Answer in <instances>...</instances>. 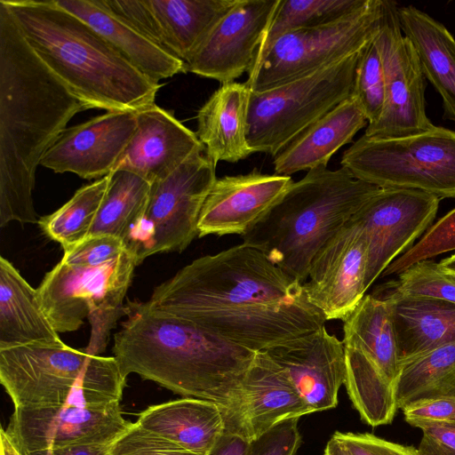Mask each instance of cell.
Segmentation results:
<instances>
[{"label":"cell","mask_w":455,"mask_h":455,"mask_svg":"<svg viewBox=\"0 0 455 455\" xmlns=\"http://www.w3.org/2000/svg\"><path fill=\"white\" fill-rule=\"evenodd\" d=\"M146 304L255 352L325 325L303 283L243 243L193 260Z\"/></svg>","instance_id":"6da1fadb"},{"label":"cell","mask_w":455,"mask_h":455,"mask_svg":"<svg viewBox=\"0 0 455 455\" xmlns=\"http://www.w3.org/2000/svg\"><path fill=\"white\" fill-rule=\"evenodd\" d=\"M33 51L0 1V227L38 223L36 170L77 113L87 110Z\"/></svg>","instance_id":"7a4b0ae2"},{"label":"cell","mask_w":455,"mask_h":455,"mask_svg":"<svg viewBox=\"0 0 455 455\" xmlns=\"http://www.w3.org/2000/svg\"><path fill=\"white\" fill-rule=\"evenodd\" d=\"M126 306L113 347L125 377L136 373L184 397L229 406L257 352L146 302Z\"/></svg>","instance_id":"3957f363"},{"label":"cell","mask_w":455,"mask_h":455,"mask_svg":"<svg viewBox=\"0 0 455 455\" xmlns=\"http://www.w3.org/2000/svg\"><path fill=\"white\" fill-rule=\"evenodd\" d=\"M0 1L33 51L88 109L137 112L155 103L161 84L55 0Z\"/></svg>","instance_id":"277c9868"},{"label":"cell","mask_w":455,"mask_h":455,"mask_svg":"<svg viewBox=\"0 0 455 455\" xmlns=\"http://www.w3.org/2000/svg\"><path fill=\"white\" fill-rule=\"evenodd\" d=\"M380 188L344 167H317L293 182L243 243L304 283L312 259Z\"/></svg>","instance_id":"5b68a950"},{"label":"cell","mask_w":455,"mask_h":455,"mask_svg":"<svg viewBox=\"0 0 455 455\" xmlns=\"http://www.w3.org/2000/svg\"><path fill=\"white\" fill-rule=\"evenodd\" d=\"M0 381L14 408L120 403L126 377L116 359L60 344L0 348Z\"/></svg>","instance_id":"8992f818"},{"label":"cell","mask_w":455,"mask_h":455,"mask_svg":"<svg viewBox=\"0 0 455 455\" xmlns=\"http://www.w3.org/2000/svg\"><path fill=\"white\" fill-rule=\"evenodd\" d=\"M137 265L136 257L128 250L95 267H74L60 261L36 289L38 299L59 333L76 331L87 317L91 336L84 350L100 355L117 320L127 313L124 299Z\"/></svg>","instance_id":"52a82bcc"},{"label":"cell","mask_w":455,"mask_h":455,"mask_svg":"<svg viewBox=\"0 0 455 455\" xmlns=\"http://www.w3.org/2000/svg\"><path fill=\"white\" fill-rule=\"evenodd\" d=\"M341 166L380 188L417 189L455 198V132L441 126L416 135H363L342 155Z\"/></svg>","instance_id":"ba28073f"},{"label":"cell","mask_w":455,"mask_h":455,"mask_svg":"<svg viewBox=\"0 0 455 455\" xmlns=\"http://www.w3.org/2000/svg\"><path fill=\"white\" fill-rule=\"evenodd\" d=\"M359 52L303 77L251 92L248 142L274 157L306 128L353 93Z\"/></svg>","instance_id":"9c48e42d"},{"label":"cell","mask_w":455,"mask_h":455,"mask_svg":"<svg viewBox=\"0 0 455 455\" xmlns=\"http://www.w3.org/2000/svg\"><path fill=\"white\" fill-rule=\"evenodd\" d=\"M383 13L384 0H366L338 20L283 35L254 62L245 83L263 92L360 52L379 33Z\"/></svg>","instance_id":"30bf717a"},{"label":"cell","mask_w":455,"mask_h":455,"mask_svg":"<svg viewBox=\"0 0 455 455\" xmlns=\"http://www.w3.org/2000/svg\"><path fill=\"white\" fill-rule=\"evenodd\" d=\"M216 165L205 150L198 151L151 184L144 213L124 241L138 265L156 253L181 252L198 235L200 212L217 180Z\"/></svg>","instance_id":"8fae6325"},{"label":"cell","mask_w":455,"mask_h":455,"mask_svg":"<svg viewBox=\"0 0 455 455\" xmlns=\"http://www.w3.org/2000/svg\"><path fill=\"white\" fill-rule=\"evenodd\" d=\"M375 42L384 74L385 103L379 119L367 125L363 135L393 139L431 130L435 125L426 111V78L414 47L402 30L396 2L384 0Z\"/></svg>","instance_id":"7c38bea8"},{"label":"cell","mask_w":455,"mask_h":455,"mask_svg":"<svg viewBox=\"0 0 455 455\" xmlns=\"http://www.w3.org/2000/svg\"><path fill=\"white\" fill-rule=\"evenodd\" d=\"M439 203V197L421 190L380 188L351 218L367 242L366 291L427 230Z\"/></svg>","instance_id":"4fadbf2b"},{"label":"cell","mask_w":455,"mask_h":455,"mask_svg":"<svg viewBox=\"0 0 455 455\" xmlns=\"http://www.w3.org/2000/svg\"><path fill=\"white\" fill-rule=\"evenodd\" d=\"M131 423L119 403L68 404L15 408L4 431L23 455H30L76 444H112Z\"/></svg>","instance_id":"5bb4252c"},{"label":"cell","mask_w":455,"mask_h":455,"mask_svg":"<svg viewBox=\"0 0 455 455\" xmlns=\"http://www.w3.org/2000/svg\"><path fill=\"white\" fill-rule=\"evenodd\" d=\"M367 242L350 219L316 252L303 290L325 321H344L365 295Z\"/></svg>","instance_id":"9a60e30c"},{"label":"cell","mask_w":455,"mask_h":455,"mask_svg":"<svg viewBox=\"0 0 455 455\" xmlns=\"http://www.w3.org/2000/svg\"><path fill=\"white\" fill-rule=\"evenodd\" d=\"M166 52L186 62L236 0H102Z\"/></svg>","instance_id":"2e32d148"},{"label":"cell","mask_w":455,"mask_h":455,"mask_svg":"<svg viewBox=\"0 0 455 455\" xmlns=\"http://www.w3.org/2000/svg\"><path fill=\"white\" fill-rule=\"evenodd\" d=\"M225 433L251 442L275 426L313 413L285 370L267 351H258L235 395L221 409Z\"/></svg>","instance_id":"e0dca14e"},{"label":"cell","mask_w":455,"mask_h":455,"mask_svg":"<svg viewBox=\"0 0 455 455\" xmlns=\"http://www.w3.org/2000/svg\"><path fill=\"white\" fill-rule=\"evenodd\" d=\"M279 0H236L186 62L187 72L234 82L249 73Z\"/></svg>","instance_id":"ac0fdd59"},{"label":"cell","mask_w":455,"mask_h":455,"mask_svg":"<svg viewBox=\"0 0 455 455\" xmlns=\"http://www.w3.org/2000/svg\"><path fill=\"white\" fill-rule=\"evenodd\" d=\"M137 127L136 112H107L67 128L40 164L56 173L101 179L116 166Z\"/></svg>","instance_id":"d6986e66"},{"label":"cell","mask_w":455,"mask_h":455,"mask_svg":"<svg viewBox=\"0 0 455 455\" xmlns=\"http://www.w3.org/2000/svg\"><path fill=\"white\" fill-rule=\"evenodd\" d=\"M292 183L291 176L265 174L258 170L217 179L200 212L198 236L246 235Z\"/></svg>","instance_id":"ffe728a7"},{"label":"cell","mask_w":455,"mask_h":455,"mask_svg":"<svg viewBox=\"0 0 455 455\" xmlns=\"http://www.w3.org/2000/svg\"><path fill=\"white\" fill-rule=\"evenodd\" d=\"M267 352L285 370L313 412L337 406L346 377L345 347L325 325Z\"/></svg>","instance_id":"44dd1931"},{"label":"cell","mask_w":455,"mask_h":455,"mask_svg":"<svg viewBox=\"0 0 455 455\" xmlns=\"http://www.w3.org/2000/svg\"><path fill=\"white\" fill-rule=\"evenodd\" d=\"M136 116V130L114 170L129 171L152 184L193 154L205 150L196 132L156 104L137 111Z\"/></svg>","instance_id":"7402d4cb"},{"label":"cell","mask_w":455,"mask_h":455,"mask_svg":"<svg viewBox=\"0 0 455 455\" xmlns=\"http://www.w3.org/2000/svg\"><path fill=\"white\" fill-rule=\"evenodd\" d=\"M366 125L368 120L351 95L306 128L274 157L275 174L290 176L327 167L331 156Z\"/></svg>","instance_id":"603a6c76"},{"label":"cell","mask_w":455,"mask_h":455,"mask_svg":"<svg viewBox=\"0 0 455 455\" xmlns=\"http://www.w3.org/2000/svg\"><path fill=\"white\" fill-rule=\"evenodd\" d=\"M56 4L90 25L124 58L151 80L187 72L186 64L144 36L108 9L102 0H55Z\"/></svg>","instance_id":"cb8c5ba5"},{"label":"cell","mask_w":455,"mask_h":455,"mask_svg":"<svg viewBox=\"0 0 455 455\" xmlns=\"http://www.w3.org/2000/svg\"><path fill=\"white\" fill-rule=\"evenodd\" d=\"M251 92L246 83L223 84L197 112L196 134L216 164L236 163L253 153L248 142Z\"/></svg>","instance_id":"d4e9b609"},{"label":"cell","mask_w":455,"mask_h":455,"mask_svg":"<svg viewBox=\"0 0 455 455\" xmlns=\"http://www.w3.org/2000/svg\"><path fill=\"white\" fill-rule=\"evenodd\" d=\"M136 423L198 455H208L225 433L220 406L192 397L149 406Z\"/></svg>","instance_id":"484cf974"},{"label":"cell","mask_w":455,"mask_h":455,"mask_svg":"<svg viewBox=\"0 0 455 455\" xmlns=\"http://www.w3.org/2000/svg\"><path fill=\"white\" fill-rule=\"evenodd\" d=\"M399 362L455 343V303L388 292Z\"/></svg>","instance_id":"4316f807"},{"label":"cell","mask_w":455,"mask_h":455,"mask_svg":"<svg viewBox=\"0 0 455 455\" xmlns=\"http://www.w3.org/2000/svg\"><path fill=\"white\" fill-rule=\"evenodd\" d=\"M404 36L416 52L419 66L440 94L443 117L455 122V39L446 27L413 5L398 7Z\"/></svg>","instance_id":"83f0119b"},{"label":"cell","mask_w":455,"mask_h":455,"mask_svg":"<svg viewBox=\"0 0 455 455\" xmlns=\"http://www.w3.org/2000/svg\"><path fill=\"white\" fill-rule=\"evenodd\" d=\"M62 342L40 304L36 289L1 256L0 348Z\"/></svg>","instance_id":"f1b7e54d"},{"label":"cell","mask_w":455,"mask_h":455,"mask_svg":"<svg viewBox=\"0 0 455 455\" xmlns=\"http://www.w3.org/2000/svg\"><path fill=\"white\" fill-rule=\"evenodd\" d=\"M343 323L344 346L361 350L396 387L400 362L387 299L364 295Z\"/></svg>","instance_id":"f546056e"},{"label":"cell","mask_w":455,"mask_h":455,"mask_svg":"<svg viewBox=\"0 0 455 455\" xmlns=\"http://www.w3.org/2000/svg\"><path fill=\"white\" fill-rule=\"evenodd\" d=\"M151 184L129 171L116 169L108 174L103 202L89 235H110L124 241L142 217Z\"/></svg>","instance_id":"4dcf8cb0"},{"label":"cell","mask_w":455,"mask_h":455,"mask_svg":"<svg viewBox=\"0 0 455 455\" xmlns=\"http://www.w3.org/2000/svg\"><path fill=\"white\" fill-rule=\"evenodd\" d=\"M455 395V343L400 363L397 408L417 400Z\"/></svg>","instance_id":"1f68e13d"},{"label":"cell","mask_w":455,"mask_h":455,"mask_svg":"<svg viewBox=\"0 0 455 455\" xmlns=\"http://www.w3.org/2000/svg\"><path fill=\"white\" fill-rule=\"evenodd\" d=\"M108 175L85 185L60 208L41 217L38 225L63 250L81 242L89 235L96 215L105 197Z\"/></svg>","instance_id":"d6a6232c"},{"label":"cell","mask_w":455,"mask_h":455,"mask_svg":"<svg viewBox=\"0 0 455 455\" xmlns=\"http://www.w3.org/2000/svg\"><path fill=\"white\" fill-rule=\"evenodd\" d=\"M365 2L366 0H279L255 61L283 35L299 28L333 22L358 10Z\"/></svg>","instance_id":"836d02e7"},{"label":"cell","mask_w":455,"mask_h":455,"mask_svg":"<svg viewBox=\"0 0 455 455\" xmlns=\"http://www.w3.org/2000/svg\"><path fill=\"white\" fill-rule=\"evenodd\" d=\"M388 292L405 298L442 299L455 303V282L430 259L418 261L388 283Z\"/></svg>","instance_id":"e575fe53"},{"label":"cell","mask_w":455,"mask_h":455,"mask_svg":"<svg viewBox=\"0 0 455 455\" xmlns=\"http://www.w3.org/2000/svg\"><path fill=\"white\" fill-rule=\"evenodd\" d=\"M352 96L359 102L368 125L378 122L385 103V81L375 38L359 52Z\"/></svg>","instance_id":"d590c367"},{"label":"cell","mask_w":455,"mask_h":455,"mask_svg":"<svg viewBox=\"0 0 455 455\" xmlns=\"http://www.w3.org/2000/svg\"><path fill=\"white\" fill-rule=\"evenodd\" d=\"M455 251V208L432 225L419 241L395 259L380 276L399 275L412 264Z\"/></svg>","instance_id":"8d00e7d4"},{"label":"cell","mask_w":455,"mask_h":455,"mask_svg":"<svg viewBox=\"0 0 455 455\" xmlns=\"http://www.w3.org/2000/svg\"><path fill=\"white\" fill-rule=\"evenodd\" d=\"M112 455H198L131 423L111 444Z\"/></svg>","instance_id":"74e56055"},{"label":"cell","mask_w":455,"mask_h":455,"mask_svg":"<svg viewBox=\"0 0 455 455\" xmlns=\"http://www.w3.org/2000/svg\"><path fill=\"white\" fill-rule=\"evenodd\" d=\"M126 250L123 240L114 235H90L63 250L60 261L74 267H95L113 260Z\"/></svg>","instance_id":"f35d334b"},{"label":"cell","mask_w":455,"mask_h":455,"mask_svg":"<svg viewBox=\"0 0 455 455\" xmlns=\"http://www.w3.org/2000/svg\"><path fill=\"white\" fill-rule=\"evenodd\" d=\"M298 421L285 420L251 441L246 455H296L302 443Z\"/></svg>","instance_id":"ab89813d"},{"label":"cell","mask_w":455,"mask_h":455,"mask_svg":"<svg viewBox=\"0 0 455 455\" xmlns=\"http://www.w3.org/2000/svg\"><path fill=\"white\" fill-rule=\"evenodd\" d=\"M402 410L405 421L414 427L430 423L455 424V395L417 400Z\"/></svg>","instance_id":"60d3db41"},{"label":"cell","mask_w":455,"mask_h":455,"mask_svg":"<svg viewBox=\"0 0 455 455\" xmlns=\"http://www.w3.org/2000/svg\"><path fill=\"white\" fill-rule=\"evenodd\" d=\"M351 455H420L413 446L393 443L370 433H342L332 435Z\"/></svg>","instance_id":"b9f144b4"},{"label":"cell","mask_w":455,"mask_h":455,"mask_svg":"<svg viewBox=\"0 0 455 455\" xmlns=\"http://www.w3.org/2000/svg\"><path fill=\"white\" fill-rule=\"evenodd\" d=\"M423 435L420 455H455V424L430 423L419 427Z\"/></svg>","instance_id":"7bdbcfd3"},{"label":"cell","mask_w":455,"mask_h":455,"mask_svg":"<svg viewBox=\"0 0 455 455\" xmlns=\"http://www.w3.org/2000/svg\"><path fill=\"white\" fill-rule=\"evenodd\" d=\"M249 443L237 435L224 433L208 455H246Z\"/></svg>","instance_id":"ee69618b"},{"label":"cell","mask_w":455,"mask_h":455,"mask_svg":"<svg viewBox=\"0 0 455 455\" xmlns=\"http://www.w3.org/2000/svg\"><path fill=\"white\" fill-rule=\"evenodd\" d=\"M110 446L103 443L76 444L30 455H112Z\"/></svg>","instance_id":"f6af8a7d"},{"label":"cell","mask_w":455,"mask_h":455,"mask_svg":"<svg viewBox=\"0 0 455 455\" xmlns=\"http://www.w3.org/2000/svg\"><path fill=\"white\" fill-rule=\"evenodd\" d=\"M1 455H23L11 441L4 428L0 432Z\"/></svg>","instance_id":"bcb514c9"},{"label":"cell","mask_w":455,"mask_h":455,"mask_svg":"<svg viewBox=\"0 0 455 455\" xmlns=\"http://www.w3.org/2000/svg\"><path fill=\"white\" fill-rule=\"evenodd\" d=\"M324 455H351L347 450L338 441L335 437L331 436L326 444Z\"/></svg>","instance_id":"7dc6e473"},{"label":"cell","mask_w":455,"mask_h":455,"mask_svg":"<svg viewBox=\"0 0 455 455\" xmlns=\"http://www.w3.org/2000/svg\"><path fill=\"white\" fill-rule=\"evenodd\" d=\"M439 267L445 273H455V253L442 259Z\"/></svg>","instance_id":"c3c4849f"},{"label":"cell","mask_w":455,"mask_h":455,"mask_svg":"<svg viewBox=\"0 0 455 455\" xmlns=\"http://www.w3.org/2000/svg\"><path fill=\"white\" fill-rule=\"evenodd\" d=\"M445 274L448 275L455 282V273H445Z\"/></svg>","instance_id":"681fc988"}]
</instances>
